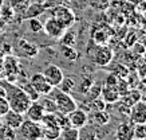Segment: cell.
Wrapping results in <instances>:
<instances>
[{
	"instance_id": "obj_1",
	"label": "cell",
	"mask_w": 146,
	"mask_h": 140,
	"mask_svg": "<svg viewBox=\"0 0 146 140\" xmlns=\"http://www.w3.org/2000/svg\"><path fill=\"white\" fill-rule=\"evenodd\" d=\"M3 89H4V97L7 98L9 104V108L19 113H26V111L28 109L30 104L32 101L30 100V97L26 94V92L23 90L20 86L15 85L13 82L4 81L0 82Z\"/></svg>"
},
{
	"instance_id": "obj_2",
	"label": "cell",
	"mask_w": 146,
	"mask_h": 140,
	"mask_svg": "<svg viewBox=\"0 0 146 140\" xmlns=\"http://www.w3.org/2000/svg\"><path fill=\"white\" fill-rule=\"evenodd\" d=\"M52 92H54L52 98L55 100L58 112L68 115V113L72 112L75 108H78L76 101L74 100V97H72L70 93H64V92L59 90V89H56V88H54Z\"/></svg>"
},
{
	"instance_id": "obj_3",
	"label": "cell",
	"mask_w": 146,
	"mask_h": 140,
	"mask_svg": "<svg viewBox=\"0 0 146 140\" xmlns=\"http://www.w3.org/2000/svg\"><path fill=\"white\" fill-rule=\"evenodd\" d=\"M48 11L51 12V16L56 19L59 23H62L66 28L72 27L74 23L76 22V16H75V14H74V11H72L70 7H67L66 4L55 7V8L48 9Z\"/></svg>"
},
{
	"instance_id": "obj_4",
	"label": "cell",
	"mask_w": 146,
	"mask_h": 140,
	"mask_svg": "<svg viewBox=\"0 0 146 140\" xmlns=\"http://www.w3.org/2000/svg\"><path fill=\"white\" fill-rule=\"evenodd\" d=\"M19 133L24 140H42V125L40 123L24 120L19 127Z\"/></svg>"
},
{
	"instance_id": "obj_5",
	"label": "cell",
	"mask_w": 146,
	"mask_h": 140,
	"mask_svg": "<svg viewBox=\"0 0 146 140\" xmlns=\"http://www.w3.org/2000/svg\"><path fill=\"white\" fill-rule=\"evenodd\" d=\"M113 50L106 45H98L95 51H94L93 54V62L94 65H97V66H107L109 63L113 61Z\"/></svg>"
},
{
	"instance_id": "obj_6",
	"label": "cell",
	"mask_w": 146,
	"mask_h": 140,
	"mask_svg": "<svg viewBox=\"0 0 146 140\" xmlns=\"http://www.w3.org/2000/svg\"><path fill=\"white\" fill-rule=\"evenodd\" d=\"M30 84L34 86V89L40 96L50 94L51 90L54 89V86H51V84L44 78L43 73H34L31 77H30Z\"/></svg>"
},
{
	"instance_id": "obj_7",
	"label": "cell",
	"mask_w": 146,
	"mask_h": 140,
	"mask_svg": "<svg viewBox=\"0 0 146 140\" xmlns=\"http://www.w3.org/2000/svg\"><path fill=\"white\" fill-rule=\"evenodd\" d=\"M66 30L67 28L63 26L62 23H59L56 19L52 18V16H50V18L43 23V31L46 32V35H48L50 38H54V39H59Z\"/></svg>"
},
{
	"instance_id": "obj_8",
	"label": "cell",
	"mask_w": 146,
	"mask_h": 140,
	"mask_svg": "<svg viewBox=\"0 0 146 140\" xmlns=\"http://www.w3.org/2000/svg\"><path fill=\"white\" fill-rule=\"evenodd\" d=\"M129 117H130V121L133 123V124L146 123V101L139 100L133 107H130Z\"/></svg>"
},
{
	"instance_id": "obj_9",
	"label": "cell",
	"mask_w": 146,
	"mask_h": 140,
	"mask_svg": "<svg viewBox=\"0 0 146 140\" xmlns=\"http://www.w3.org/2000/svg\"><path fill=\"white\" fill-rule=\"evenodd\" d=\"M42 73H43V76H44L46 80H47V81L51 84V86H54V88H56V86L60 84V81L63 80V77H64L62 69L59 68V66H56V65H48V66H46L44 70Z\"/></svg>"
},
{
	"instance_id": "obj_10",
	"label": "cell",
	"mask_w": 146,
	"mask_h": 140,
	"mask_svg": "<svg viewBox=\"0 0 146 140\" xmlns=\"http://www.w3.org/2000/svg\"><path fill=\"white\" fill-rule=\"evenodd\" d=\"M67 116H68L71 127H75L78 129H82V128L86 127L87 123H89V115L82 108H75L72 112L68 113Z\"/></svg>"
},
{
	"instance_id": "obj_11",
	"label": "cell",
	"mask_w": 146,
	"mask_h": 140,
	"mask_svg": "<svg viewBox=\"0 0 146 140\" xmlns=\"http://www.w3.org/2000/svg\"><path fill=\"white\" fill-rule=\"evenodd\" d=\"M101 97L106 101V104H115V102H118L121 96H119L118 89H117V84L105 82V84L102 85Z\"/></svg>"
},
{
	"instance_id": "obj_12",
	"label": "cell",
	"mask_w": 146,
	"mask_h": 140,
	"mask_svg": "<svg viewBox=\"0 0 146 140\" xmlns=\"http://www.w3.org/2000/svg\"><path fill=\"white\" fill-rule=\"evenodd\" d=\"M3 120V124L8 128H12V129H19V127L22 125V123L24 121V115L19 112H15L12 109H9L8 112L5 113L4 116L1 117Z\"/></svg>"
},
{
	"instance_id": "obj_13",
	"label": "cell",
	"mask_w": 146,
	"mask_h": 140,
	"mask_svg": "<svg viewBox=\"0 0 146 140\" xmlns=\"http://www.w3.org/2000/svg\"><path fill=\"white\" fill-rule=\"evenodd\" d=\"M3 68H4L5 76L8 77V81L9 82L15 81L16 77H18V73L20 72V66H19L18 59L13 58V57H7V58L4 59Z\"/></svg>"
},
{
	"instance_id": "obj_14",
	"label": "cell",
	"mask_w": 146,
	"mask_h": 140,
	"mask_svg": "<svg viewBox=\"0 0 146 140\" xmlns=\"http://www.w3.org/2000/svg\"><path fill=\"white\" fill-rule=\"evenodd\" d=\"M24 115L27 116L28 120L35 121V123H40V120L44 116V109H43L42 104L39 102V100H38V101H32Z\"/></svg>"
},
{
	"instance_id": "obj_15",
	"label": "cell",
	"mask_w": 146,
	"mask_h": 140,
	"mask_svg": "<svg viewBox=\"0 0 146 140\" xmlns=\"http://www.w3.org/2000/svg\"><path fill=\"white\" fill-rule=\"evenodd\" d=\"M117 140H134V124L131 123H122L118 125L115 131Z\"/></svg>"
},
{
	"instance_id": "obj_16",
	"label": "cell",
	"mask_w": 146,
	"mask_h": 140,
	"mask_svg": "<svg viewBox=\"0 0 146 140\" xmlns=\"http://www.w3.org/2000/svg\"><path fill=\"white\" fill-rule=\"evenodd\" d=\"M18 51L20 53V55L26 57V58H34L39 53V49L31 42L26 41V39H20L18 42Z\"/></svg>"
},
{
	"instance_id": "obj_17",
	"label": "cell",
	"mask_w": 146,
	"mask_h": 140,
	"mask_svg": "<svg viewBox=\"0 0 146 140\" xmlns=\"http://www.w3.org/2000/svg\"><path fill=\"white\" fill-rule=\"evenodd\" d=\"M44 12H47V9L43 4H38V3H30V5L27 7V9L24 11V14L22 15L23 20L31 18H39L40 15H43Z\"/></svg>"
},
{
	"instance_id": "obj_18",
	"label": "cell",
	"mask_w": 146,
	"mask_h": 140,
	"mask_svg": "<svg viewBox=\"0 0 146 140\" xmlns=\"http://www.w3.org/2000/svg\"><path fill=\"white\" fill-rule=\"evenodd\" d=\"M42 125V139L44 140H59L60 128L52 124H40Z\"/></svg>"
},
{
	"instance_id": "obj_19",
	"label": "cell",
	"mask_w": 146,
	"mask_h": 140,
	"mask_svg": "<svg viewBox=\"0 0 146 140\" xmlns=\"http://www.w3.org/2000/svg\"><path fill=\"white\" fill-rule=\"evenodd\" d=\"M141 97H142L141 90H138V89H130L126 94L121 96L119 100L123 102L125 105H127V107H133L135 102H138V101L141 100Z\"/></svg>"
},
{
	"instance_id": "obj_20",
	"label": "cell",
	"mask_w": 146,
	"mask_h": 140,
	"mask_svg": "<svg viewBox=\"0 0 146 140\" xmlns=\"http://www.w3.org/2000/svg\"><path fill=\"white\" fill-rule=\"evenodd\" d=\"M30 3H31V0H9L8 4L13 9L15 15H20L22 16L24 14V11L27 9V7L30 5Z\"/></svg>"
},
{
	"instance_id": "obj_21",
	"label": "cell",
	"mask_w": 146,
	"mask_h": 140,
	"mask_svg": "<svg viewBox=\"0 0 146 140\" xmlns=\"http://www.w3.org/2000/svg\"><path fill=\"white\" fill-rule=\"evenodd\" d=\"M79 132L80 129L75 127H68L64 129H60V140H79Z\"/></svg>"
},
{
	"instance_id": "obj_22",
	"label": "cell",
	"mask_w": 146,
	"mask_h": 140,
	"mask_svg": "<svg viewBox=\"0 0 146 140\" xmlns=\"http://www.w3.org/2000/svg\"><path fill=\"white\" fill-rule=\"evenodd\" d=\"M59 90H62L64 92V93H72V92L75 90V88H76V82L74 78H71V77H63V80L60 81V84L56 86Z\"/></svg>"
},
{
	"instance_id": "obj_23",
	"label": "cell",
	"mask_w": 146,
	"mask_h": 140,
	"mask_svg": "<svg viewBox=\"0 0 146 140\" xmlns=\"http://www.w3.org/2000/svg\"><path fill=\"white\" fill-rule=\"evenodd\" d=\"M91 119L93 121L98 125H106L110 121V115L103 109V111H94L93 115H91Z\"/></svg>"
},
{
	"instance_id": "obj_24",
	"label": "cell",
	"mask_w": 146,
	"mask_h": 140,
	"mask_svg": "<svg viewBox=\"0 0 146 140\" xmlns=\"http://www.w3.org/2000/svg\"><path fill=\"white\" fill-rule=\"evenodd\" d=\"M59 41L62 43V46H75L76 43V34L72 30L67 28L66 31L63 32V35L59 38Z\"/></svg>"
},
{
	"instance_id": "obj_25",
	"label": "cell",
	"mask_w": 146,
	"mask_h": 140,
	"mask_svg": "<svg viewBox=\"0 0 146 140\" xmlns=\"http://www.w3.org/2000/svg\"><path fill=\"white\" fill-rule=\"evenodd\" d=\"M0 18L3 19L5 23L11 22L13 18H15V12H13V9L11 8V5L9 4H3L0 5Z\"/></svg>"
},
{
	"instance_id": "obj_26",
	"label": "cell",
	"mask_w": 146,
	"mask_h": 140,
	"mask_svg": "<svg viewBox=\"0 0 146 140\" xmlns=\"http://www.w3.org/2000/svg\"><path fill=\"white\" fill-rule=\"evenodd\" d=\"M62 54L70 62L76 61L79 57V53L76 51V49H74V46H62Z\"/></svg>"
},
{
	"instance_id": "obj_27",
	"label": "cell",
	"mask_w": 146,
	"mask_h": 140,
	"mask_svg": "<svg viewBox=\"0 0 146 140\" xmlns=\"http://www.w3.org/2000/svg\"><path fill=\"white\" fill-rule=\"evenodd\" d=\"M40 100V98H39ZM43 109H44V113H54L56 112V104H55V100L52 97H43V98L39 101Z\"/></svg>"
},
{
	"instance_id": "obj_28",
	"label": "cell",
	"mask_w": 146,
	"mask_h": 140,
	"mask_svg": "<svg viewBox=\"0 0 146 140\" xmlns=\"http://www.w3.org/2000/svg\"><path fill=\"white\" fill-rule=\"evenodd\" d=\"M93 38L97 45H106L107 41H109V32L105 28H99V30L94 31Z\"/></svg>"
},
{
	"instance_id": "obj_29",
	"label": "cell",
	"mask_w": 146,
	"mask_h": 140,
	"mask_svg": "<svg viewBox=\"0 0 146 140\" xmlns=\"http://www.w3.org/2000/svg\"><path fill=\"white\" fill-rule=\"evenodd\" d=\"M111 73H113L117 78H127L129 74H130V70L127 69V66H126V65L117 63L114 68L111 69Z\"/></svg>"
},
{
	"instance_id": "obj_30",
	"label": "cell",
	"mask_w": 146,
	"mask_h": 140,
	"mask_svg": "<svg viewBox=\"0 0 146 140\" xmlns=\"http://www.w3.org/2000/svg\"><path fill=\"white\" fill-rule=\"evenodd\" d=\"M93 84H94V78L91 76H84L82 78V81H80L79 86H78V92L80 94H86L90 90V88L93 86Z\"/></svg>"
},
{
	"instance_id": "obj_31",
	"label": "cell",
	"mask_w": 146,
	"mask_h": 140,
	"mask_svg": "<svg viewBox=\"0 0 146 140\" xmlns=\"http://www.w3.org/2000/svg\"><path fill=\"white\" fill-rule=\"evenodd\" d=\"M20 88H22L23 90L26 92V94L30 97V100H31V101H38V100L40 98V94L35 90V89H34V86L30 84V81L24 82V84H23Z\"/></svg>"
},
{
	"instance_id": "obj_32",
	"label": "cell",
	"mask_w": 146,
	"mask_h": 140,
	"mask_svg": "<svg viewBox=\"0 0 146 140\" xmlns=\"http://www.w3.org/2000/svg\"><path fill=\"white\" fill-rule=\"evenodd\" d=\"M101 90H102V85H101V84H95V82H94L93 86L90 88V90L84 94V96H87V97H86V100L89 101V104L93 101L94 98H97V97H99V96H101Z\"/></svg>"
},
{
	"instance_id": "obj_33",
	"label": "cell",
	"mask_w": 146,
	"mask_h": 140,
	"mask_svg": "<svg viewBox=\"0 0 146 140\" xmlns=\"http://www.w3.org/2000/svg\"><path fill=\"white\" fill-rule=\"evenodd\" d=\"M27 22H28V28H30V31L31 32H42L43 31V22L39 20V18H31V19H27Z\"/></svg>"
},
{
	"instance_id": "obj_34",
	"label": "cell",
	"mask_w": 146,
	"mask_h": 140,
	"mask_svg": "<svg viewBox=\"0 0 146 140\" xmlns=\"http://www.w3.org/2000/svg\"><path fill=\"white\" fill-rule=\"evenodd\" d=\"M134 140H146V123L134 124Z\"/></svg>"
},
{
	"instance_id": "obj_35",
	"label": "cell",
	"mask_w": 146,
	"mask_h": 140,
	"mask_svg": "<svg viewBox=\"0 0 146 140\" xmlns=\"http://www.w3.org/2000/svg\"><path fill=\"white\" fill-rule=\"evenodd\" d=\"M117 89L119 92V96L126 94L130 90V84H129L127 78H118V81H117Z\"/></svg>"
},
{
	"instance_id": "obj_36",
	"label": "cell",
	"mask_w": 146,
	"mask_h": 140,
	"mask_svg": "<svg viewBox=\"0 0 146 140\" xmlns=\"http://www.w3.org/2000/svg\"><path fill=\"white\" fill-rule=\"evenodd\" d=\"M89 105H90V108H93L94 111H103V109H106L107 104H106V101L99 96V97H97V98H94Z\"/></svg>"
},
{
	"instance_id": "obj_37",
	"label": "cell",
	"mask_w": 146,
	"mask_h": 140,
	"mask_svg": "<svg viewBox=\"0 0 146 140\" xmlns=\"http://www.w3.org/2000/svg\"><path fill=\"white\" fill-rule=\"evenodd\" d=\"M9 109L11 108H9V104H8V101H7V98H5L4 96H0V117H3Z\"/></svg>"
},
{
	"instance_id": "obj_38",
	"label": "cell",
	"mask_w": 146,
	"mask_h": 140,
	"mask_svg": "<svg viewBox=\"0 0 146 140\" xmlns=\"http://www.w3.org/2000/svg\"><path fill=\"white\" fill-rule=\"evenodd\" d=\"M64 1H66V0H46L43 5H44L46 9L48 11V9H52V8H55V7L63 5L64 4Z\"/></svg>"
},
{
	"instance_id": "obj_39",
	"label": "cell",
	"mask_w": 146,
	"mask_h": 140,
	"mask_svg": "<svg viewBox=\"0 0 146 140\" xmlns=\"http://www.w3.org/2000/svg\"><path fill=\"white\" fill-rule=\"evenodd\" d=\"M126 42H127V43H126L127 46H133L134 43H135V35H134V34H131V35H130V34H127Z\"/></svg>"
},
{
	"instance_id": "obj_40",
	"label": "cell",
	"mask_w": 146,
	"mask_h": 140,
	"mask_svg": "<svg viewBox=\"0 0 146 140\" xmlns=\"http://www.w3.org/2000/svg\"><path fill=\"white\" fill-rule=\"evenodd\" d=\"M5 26H7V23L3 20V19L0 18V32H3L5 30Z\"/></svg>"
},
{
	"instance_id": "obj_41",
	"label": "cell",
	"mask_w": 146,
	"mask_h": 140,
	"mask_svg": "<svg viewBox=\"0 0 146 140\" xmlns=\"http://www.w3.org/2000/svg\"><path fill=\"white\" fill-rule=\"evenodd\" d=\"M46 0H31V3H38V4H44Z\"/></svg>"
},
{
	"instance_id": "obj_42",
	"label": "cell",
	"mask_w": 146,
	"mask_h": 140,
	"mask_svg": "<svg viewBox=\"0 0 146 140\" xmlns=\"http://www.w3.org/2000/svg\"><path fill=\"white\" fill-rule=\"evenodd\" d=\"M3 3H4V0H0V5L3 4Z\"/></svg>"
},
{
	"instance_id": "obj_43",
	"label": "cell",
	"mask_w": 146,
	"mask_h": 140,
	"mask_svg": "<svg viewBox=\"0 0 146 140\" xmlns=\"http://www.w3.org/2000/svg\"><path fill=\"white\" fill-rule=\"evenodd\" d=\"M143 20H145V24H146V15H145V19H143Z\"/></svg>"
},
{
	"instance_id": "obj_44",
	"label": "cell",
	"mask_w": 146,
	"mask_h": 140,
	"mask_svg": "<svg viewBox=\"0 0 146 140\" xmlns=\"http://www.w3.org/2000/svg\"><path fill=\"white\" fill-rule=\"evenodd\" d=\"M42 140H44V139H42Z\"/></svg>"
}]
</instances>
